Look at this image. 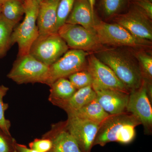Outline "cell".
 <instances>
[{"mask_svg": "<svg viewBox=\"0 0 152 152\" xmlns=\"http://www.w3.org/2000/svg\"><path fill=\"white\" fill-rule=\"evenodd\" d=\"M93 53L113 71L130 93L142 86L143 76L138 61L134 54L116 48H103Z\"/></svg>", "mask_w": 152, "mask_h": 152, "instance_id": "1", "label": "cell"}, {"mask_svg": "<svg viewBox=\"0 0 152 152\" xmlns=\"http://www.w3.org/2000/svg\"><path fill=\"white\" fill-rule=\"evenodd\" d=\"M141 123L137 117L126 111L110 115L100 124L93 146H104L110 142L130 143L136 137L135 128Z\"/></svg>", "mask_w": 152, "mask_h": 152, "instance_id": "2", "label": "cell"}, {"mask_svg": "<svg viewBox=\"0 0 152 152\" xmlns=\"http://www.w3.org/2000/svg\"><path fill=\"white\" fill-rule=\"evenodd\" d=\"M39 3L35 0H24L25 18L23 22L14 29L11 36L12 46H18V57L29 54L30 48L39 36L37 26Z\"/></svg>", "mask_w": 152, "mask_h": 152, "instance_id": "3", "label": "cell"}, {"mask_svg": "<svg viewBox=\"0 0 152 152\" xmlns=\"http://www.w3.org/2000/svg\"><path fill=\"white\" fill-rule=\"evenodd\" d=\"M95 31L102 45L115 47H126L137 50L151 48V41L136 37L128 30L116 23H109L96 20Z\"/></svg>", "mask_w": 152, "mask_h": 152, "instance_id": "4", "label": "cell"}, {"mask_svg": "<svg viewBox=\"0 0 152 152\" xmlns=\"http://www.w3.org/2000/svg\"><path fill=\"white\" fill-rule=\"evenodd\" d=\"M49 74V66L28 54L18 57L7 77L18 85L36 83L46 84Z\"/></svg>", "mask_w": 152, "mask_h": 152, "instance_id": "5", "label": "cell"}, {"mask_svg": "<svg viewBox=\"0 0 152 152\" xmlns=\"http://www.w3.org/2000/svg\"><path fill=\"white\" fill-rule=\"evenodd\" d=\"M58 33L69 48L94 53L103 48L96 33L78 25L65 23Z\"/></svg>", "mask_w": 152, "mask_h": 152, "instance_id": "6", "label": "cell"}, {"mask_svg": "<svg viewBox=\"0 0 152 152\" xmlns=\"http://www.w3.org/2000/svg\"><path fill=\"white\" fill-rule=\"evenodd\" d=\"M69 49L58 33H51L39 35L31 46L29 54L41 62L50 66Z\"/></svg>", "mask_w": 152, "mask_h": 152, "instance_id": "7", "label": "cell"}, {"mask_svg": "<svg viewBox=\"0 0 152 152\" xmlns=\"http://www.w3.org/2000/svg\"><path fill=\"white\" fill-rule=\"evenodd\" d=\"M89 53L81 50H68L63 56L49 66L48 78L46 84L50 86L58 79L68 78L79 71L87 69Z\"/></svg>", "mask_w": 152, "mask_h": 152, "instance_id": "8", "label": "cell"}, {"mask_svg": "<svg viewBox=\"0 0 152 152\" xmlns=\"http://www.w3.org/2000/svg\"><path fill=\"white\" fill-rule=\"evenodd\" d=\"M152 20L134 6L130 4L127 10L114 17L115 23L121 25L136 37L152 40Z\"/></svg>", "mask_w": 152, "mask_h": 152, "instance_id": "9", "label": "cell"}, {"mask_svg": "<svg viewBox=\"0 0 152 152\" xmlns=\"http://www.w3.org/2000/svg\"><path fill=\"white\" fill-rule=\"evenodd\" d=\"M126 111L132 114L138 119L143 125L145 134H152V104L148 96L144 79L139 88L130 93Z\"/></svg>", "mask_w": 152, "mask_h": 152, "instance_id": "10", "label": "cell"}, {"mask_svg": "<svg viewBox=\"0 0 152 152\" xmlns=\"http://www.w3.org/2000/svg\"><path fill=\"white\" fill-rule=\"evenodd\" d=\"M87 70L92 77L93 88L111 89L130 94L113 71L93 53L88 56Z\"/></svg>", "mask_w": 152, "mask_h": 152, "instance_id": "11", "label": "cell"}, {"mask_svg": "<svg viewBox=\"0 0 152 152\" xmlns=\"http://www.w3.org/2000/svg\"><path fill=\"white\" fill-rule=\"evenodd\" d=\"M66 128L73 137L82 152H91L100 124L68 114Z\"/></svg>", "mask_w": 152, "mask_h": 152, "instance_id": "12", "label": "cell"}, {"mask_svg": "<svg viewBox=\"0 0 152 152\" xmlns=\"http://www.w3.org/2000/svg\"><path fill=\"white\" fill-rule=\"evenodd\" d=\"M42 138L49 139L52 147L48 152H82L73 137L66 128V121L52 126Z\"/></svg>", "mask_w": 152, "mask_h": 152, "instance_id": "13", "label": "cell"}, {"mask_svg": "<svg viewBox=\"0 0 152 152\" xmlns=\"http://www.w3.org/2000/svg\"><path fill=\"white\" fill-rule=\"evenodd\" d=\"M96 99L104 110L110 115L126 111L129 94L111 89L93 88Z\"/></svg>", "mask_w": 152, "mask_h": 152, "instance_id": "14", "label": "cell"}, {"mask_svg": "<svg viewBox=\"0 0 152 152\" xmlns=\"http://www.w3.org/2000/svg\"><path fill=\"white\" fill-rule=\"evenodd\" d=\"M59 0H42L39 4L37 24L39 35L58 33L57 7Z\"/></svg>", "mask_w": 152, "mask_h": 152, "instance_id": "15", "label": "cell"}, {"mask_svg": "<svg viewBox=\"0 0 152 152\" xmlns=\"http://www.w3.org/2000/svg\"><path fill=\"white\" fill-rule=\"evenodd\" d=\"M95 13L88 0H75L73 7L65 23L80 25L89 31L96 33Z\"/></svg>", "mask_w": 152, "mask_h": 152, "instance_id": "16", "label": "cell"}, {"mask_svg": "<svg viewBox=\"0 0 152 152\" xmlns=\"http://www.w3.org/2000/svg\"><path fill=\"white\" fill-rule=\"evenodd\" d=\"M96 98V92L91 85L77 90L68 99L55 102L53 104L63 109L67 114L77 110Z\"/></svg>", "mask_w": 152, "mask_h": 152, "instance_id": "17", "label": "cell"}, {"mask_svg": "<svg viewBox=\"0 0 152 152\" xmlns=\"http://www.w3.org/2000/svg\"><path fill=\"white\" fill-rule=\"evenodd\" d=\"M68 114L98 124H101L110 115L104 110L96 98L77 110Z\"/></svg>", "mask_w": 152, "mask_h": 152, "instance_id": "18", "label": "cell"}, {"mask_svg": "<svg viewBox=\"0 0 152 152\" xmlns=\"http://www.w3.org/2000/svg\"><path fill=\"white\" fill-rule=\"evenodd\" d=\"M49 86L50 88L48 99L52 104L68 99L77 90L66 78L58 79Z\"/></svg>", "mask_w": 152, "mask_h": 152, "instance_id": "19", "label": "cell"}, {"mask_svg": "<svg viewBox=\"0 0 152 152\" xmlns=\"http://www.w3.org/2000/svg\"><path fill=\"white\" fill-rule=\"evenodd\" d=\"M1 14L15 27L25 13L24 1L8 0L1 4Z\"/></svg>", "mask_w": 152, "mask_h": 152, "instance_id": "20", "label": "cell"}, {"mask_svg": "<svg viewBox=\"0 0 152 152\" xmlns=\"http://www.w3.org/2000/svg\"><path fill=\"white\" fill-rule=\"evenodd\" d=\"M129 4V0H100L99 10L104 17L110 18L122 13Z\"/></svg>", "mask_w": 152, "mask_h": 152, "instance_id": "21", "label": "cell"}, {"mask_svg": "<svg viewBox=\"0 0 152 152\" xmlns=\"http://www.w3.org/2000/svg\"><path fill=\"white\" fill-rule=\"evenodd\" d=\"M15 28L0 13V58L4 57L12 46L11 36Z\"/></svg>", "mask_w": 152, "mask_h": 152, "instance_id": "22", "label": "cell"}, {"mask_svg": "<svg viewBox=\"0 0 152 152\" xmlns=\"http://www.w3.org/2000/svg\"><path fill=\"white\" fill-rule=\"evenodd\" d=\"M9 88L3 85H0V129L5 134L11 136L10 132L11 124L5 116V113L8 108V104L4 102L3 98L7 94Z\"/></svg>", "mask_w": 152, "mask_h": 152, "instance_id": "23", "label": "cell"}, {"mask_svg": "<svg viewBox=\"0 0 152 152\" xmlns=\"http://www.w3.org/2000/svg\"><path fill=\"white\" fill-rule=\"evenodd\" d=\"M75 0H59L57 7L56 30L65 24L66 20L72 12Z\"/></svg>", "mask_w": 152, "mask_h": 152, "instance_id": "24", "label": "cell"}, {"mask_svg": "<svg viewBox=\"0 0 152 152\" xmlns=\"http://www.w3.org/2000/svg\"><path fill=\"white\" fill-rule=\"evenodd\" d=\"M68 78L77 90L92 85V77L87 69L75 73Z\"/></svg>", "mask_w": 152, "mask_h": 152, "instance_id": "25", "label": "cell"}, {"mask_svg": "<svg viewBox=\"0 0 152 152\" xmlns=\"http://www.w3.org/2000/svg\"><path fill=\"white\" fill-rule=\"evenodd\" d=\"M134 55L138 61L144 79L152 81V56L144 51H139Z\"/></svg>", "mask_w": 152, "mask_h": 152, "instance_id": "26", "label": "cell"}, {"mask_svg": "<svg viewBox=\"0 0 152 152\" xmlns=\"http://www.w3.org/2000/svg\"><path fill=\"white\" fill-rule=\"evenodd\" d=\"M15 142L12 136L7 134L0 129V152H15Z\"/></svg>", "mask_w": 152, "mask_h": 152, "instance_id": "27", "label": "cell"}, {"mask_svg": "<svg viewBox=\"0 0 152 152\" xmlns=\"http://www.w3.org/2000/svg\"><path fill=\"white\" fill-rule=\"evenodd\" d=\"M129 3L152 20V0H129Z\"/></svg>", "mask_w": 152, "mask_h": 152, "instance_id": "28", "label": "cell"}, {"mask_svg": "<svg viewBox=\"0 0 152 152\" xmlns=\"http://www.w3.org/2000/svg\"><path fill=\"white\" fill-rule=\"evenodd\" d=\"M29 147L39 152H48L51 148L52 142L48 139H35L29 144Z\"/></svg>", "mask_w": 152, "mask_h": 152, "instance_id": "29", "label": "cell"}, {"mask_svg": "<svg viewBox=\"0 0 152 152\" xmlns=\"http://www.w3.org/2000/svg\"><path fill=\"white\" fill-rule=\"evenodd\" d=\"M15 152H39L36 150L28 148L25 145L18 143L16 141L15 143Z\"/></svg>", "mask_w": 152, "mask_h": 152, "instance_id": "30", "label": "cell"}, {"mask_svg": "<svg viewBox=\"0 0 152 152\" xmlns=\"http://www.w3.org/2000/svg\"><path fill=\"white\" fill-rule=\"evenodd\" d=\"M89 3L91 8L93 12H94V7L95 4H96V0H88Z\"/></svg>", "mask_w": 152, "mask_h": 152, "instance_id": "31", "label": "cell"}, {"mask_svg": "<svg viewBox=\"0 0 152 152\" xmlns=\"http://www.w3.org/2000/svg\"><path fill=\"white\" fill-rule=\"evenodd\" d=\"M8 1V0H0V4H2L3 3L6 1ZM22 1H24V0H22Z\"/></svg>", "mask_w": 152, "mask_h": 152, "instance_id": "32", "label": "cell"}, {"mask_svg": "<svg viewBox=\"0 0 152 152\" xmlns=\"http://www.w3.org/2000/svg\"><path fill=\"white\" fill-rule=\"evenodd\" d=\"M35 1H37V2L38 3H39V4L41 2V1H42V0H35Z\"/></svg>", "mask_w": 152, "mask_h": 152, "instance_id": "33", "label": "cell"}, {"mask_svg": "<svg viewBox=\"0 0 152 152\" xmlns=\"http://www.w3.org/2000/svg\"><path fill=\"white\" fill-rule=\"evenodd\" d=\"M1 4H0V13L1 12Z\"/></svg>", "mask_w": 152, "mask_h": 152, "instance_id": "34", "label": "cell"}]
</instances>
